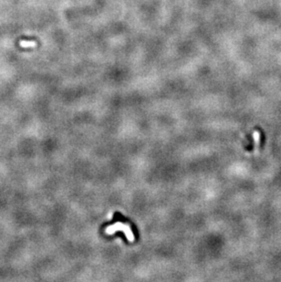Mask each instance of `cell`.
<instances>
[{
  "label": "cell",
  "instance_id": "cell-1",
  "mask_svg": "<svg viewBox=\"0 0 281 282\" xmlns=\"http://www.w3.org/2000/svg\"><path fill=\"white\" fill-rule=\"evenodd\" d=\"M118 231H120V232H123L124 235L126 236L127 239L131 242L134 241V236L129 226L127 225H124L123 223H116L112 226H110L106 228V233L108 235H112L114 234L115 232H118Z\"/></svg>",
  "mask_w": 281,
  "mask_h": 282
},
{
  "label": "cell",
  "instance_id": "cell-2",
  "mask_svg": "<svg viewBox=\"0 0 281 282\" xmlns=\"http://www.w3.org/2000/svg\"><path fill=\"white\" fill-rule=\"evenodd\" d=\"M253 137H254V139H255V143H256V145L258 147V144H259V138H260V133H259L258 132H255V133H253Z\"/></svg>",
  "mask_w": 281,
  "mask_h": 282
}]
</instances>
